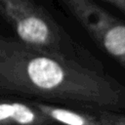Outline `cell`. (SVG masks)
Wrapping results in <instances>:
<instances>
[{
    "label": "cell",
    "mask_w": 125,
    "mask_h": 125,
    "mask_svg": "<svg viewBox=\"0 0 125 125\" xmlns=\"http://www.w3.org/2000/svg\"><path fill=\"white\" fill-rule=\"evenodd\" d=\"M0 91L95 110H125V87L76 60L0 35Z\"/></svg>",
    "instance_id": "obj_1"
},
{
    "label": "cell",
    "mask_w": 125,
    "mask_h": 125,
    "mask_svg": "<svg viewBox=\"0 0 125 125\" xmlns=\"http://www.w3.org/2000/svg\"><path fill=\"white\" fill-rule=\"evenodd\" d=\"M0 15L20 41L38 50L73 59L69 40L51 15L32 0H0Z\"/></svg>",
    "instance_id": "obj_2"
},
{
    "label": "cell",
    "mask_w": 125,
    "mask_h": 125,
    "mask_svg": "<svg viewBox=\"0 0 125 125\" xmlns=\"http://www.w3.org/2000/svg\"><path fill=\"white\" fill-rule=\"evenodd\" d=\"M95 41L125 66V22L93 0H62Z\"/></svg>",
    "instance_id": "obj_3"
},
{
    "label": "cell",
    "mask_w": 125,
    "mask_h": 125,
    "mask_svg": "<svg viewBox=\"0 0 125 125\" xmlns=\"http://www.w3.org/2000/svg\"><path fill=\"white\" fill-rule=\"evenodd\" d=\"M54 122L35 106L21 103H0V125H45Z\"/></svg>",
    "instance_id": "obj_4"
},
{
    "label": "cell",
    "mask_w": 125,
    "mask_h": 125,
    "mask_svg": "<svg viewBox=\"0 0 125 125\" xmlns=\"http://www.w3.org/2000/svg\"><path fill=\"white\" fill-rule=\"evenodd\" d=\"M31 104L53 121L63 125H106L100 119V117H94L69 108L56 106L39 101L32 102Z\"/></svg>",
    "instance_id": "obj_5"
},
{
    "label": "cell",
    "mask_w": 125,
    "mask_h": 125,
    "mask_svg": "<svg viewBox=\"0 0 125 125\" xmlns=\"http://www.w3.org/2000/svg\"><path fill=\"white\" fill-rule=\"evenodd\" d=\"M100 119L106 125H125V118H121V117L109 116L105 114L101 116Z\"/></svg>",
    "instance_id": "obj_6"
},
{
    "label": "cell",
    "mask_w": 125,
    "mask_h": 125,
    "mask_svg": "<svg viewBox=\"0 0 125 125\" xmlns=\"http://www.w3.org/2000/svg\"><path fill=\"white\" fill-rule=\"evenodd\" d=\"M104 1L113 5L115 8H117L119 11H121L125 15V0H104Z\"/></svg>",
    "instance_id": "obj_7"
}]
</instances>
